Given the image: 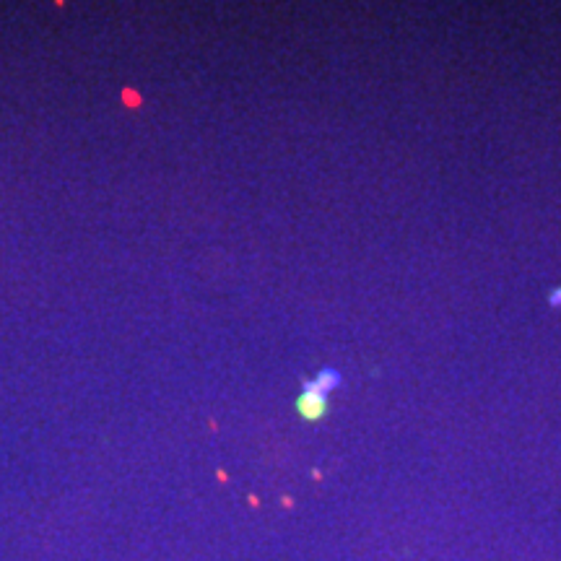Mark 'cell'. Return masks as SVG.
<instances>
[{
    "label": "cell",
    "instance_id": "3",
    "mask_svg": "<svg viewBox=\"0 0 561 561\" xmlns=\"http://www.w3.org/2000/svg\"><path fill=\"white\" fill-rule=\"evenodd\" d=\"M549 304H551V307H561V286L554 291V294H551Z\"/></svg>",
    "mask_w": 561,
    "mask_h": 561
},
{
    "label": "cell",
    "instance_id": "1",
    "mask_svg": "<svg viewBox=\"0 0 561 561\" xmlns=\"http://www.w3.org/2000/svg\"><path fill=\"white\" fill-rule=\"evenodd\" d=\"M297 408H299V413H302L304 419L315 421V419H320L325 411H328V398H325L323 393H317L315 387L307 382V387H304V395L299 398Z\"/></svg>",
    "mask_w": 561,
    "mask_h": 561
},
{
    "label": "cell",
    "instance_id": "2",
    "mask_svg": "<svg viewBox=\"0 0 561 561\" xmlns=\"http://www.w3.org/2000/svg\"><path fill=\"white\" fill-rule=\"evenodd\" d=\"M312 387H315L317 393H323V395H328L333 387H338L341 385V374L336 372V369H323V372L317 374V380L315 382H310Z\"/></svg>",
    "mask_w": 561,
    "mask_h": 561
}]
</instances>
